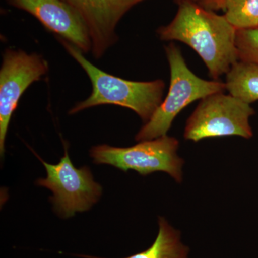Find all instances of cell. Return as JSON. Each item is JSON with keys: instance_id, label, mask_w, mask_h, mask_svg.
<instances>
[{"instance_id": "6da1fadb", "label": "cell", "mask_w": 258, "mask_h": 258, "mask_svg": "<svg viewBox=\"0 0 258 258\" xmlns=\"http://www.w3.org/2000/svg\"><path fill=\"white\" fill-rule=\"evenodd\" d=\"M172 21L157 30L164 41L186 44L201 57L213 80H218L239 60L237 29L224 15L205 8L195 0H177Z\"/></svg>"}, {"instance_id": "7a4b0ae2", "label": "cell", "mask_w": 258, "mask_h": 258, "mask_svg": "<svg viewBox=\"0 0 258 258\" xmlns=\"http://www.w3.org/2000/svg\"><path fill=\"white\" fill-rule=\"evenodd\" d=\"M57 39L82 68L92 84L91 95L84 101L76 103L70 109L69 115L102 105H115L132 110L144 123L149 121L162 103L166 86L164 81H129L108 74L90 62L79 47L64 39Z\"/></svg>"}, {"instance_id": "3957f363", "label": "cell", "mask_w": 258, "mask_h": 258, "mask_svg": "<svg viewBox=\"0 0 258 258\" xmlns=\"http://www.w3.org/2000/svg\"><path fill=\"white\" fill-rule=\"evenodd\" d=\"M170 70V85L167 95L152 118L135 137L137 142L167 135L180 112L198 100L226 91L225 83L219 80L208 81L199 77L188 67L181 51L174 42L164 47Z\"/></svg>"}, {"instance_id": "277c9868", "label": "cell", "mask_w": 258, "mask_h": 258, "mask_svg": "<svg viewBox=\"0 0 258 258\" xmlns=\"http://www.w3.org/2000/svg\"><path fill=\"white\" fill-rule=\"evenodd\" d=\"M179 147L177 139L166 135L130 147L96 146L90 150V156L95 164H108L123 171L134 170L141 175L162 171L181 184L184 160L178 154Z\"/></svg>"}, {"instance_id": "5b68a950", "label": "cell", "mask_w": 258, "mask_h": 258, "mask_svg": "<svg viewBox=\"0 0 258 258\" xmlns=\"http://www.w3.org/2000/svg\"><path fill=\"white\" fill-rule=\"evenodd\" d=\"M255 111L238 98L217 93L200 100L186 120L184 138L198 142L203 139L237 136L253 137L249 119Z\"/></svg>"}, {"instance_id": "8992f818", "label": "cell", "mask_w": 258, "mask_h": 258, "mask_svg": "<svg viewBox=\"0 0 258 258\" xmlns=\"http://www.w3.org/2000/svg\"><path fill=\"white\" fill-rule=\"evenodd\" d=\"M37 157L47 172L46 177L37 180V184L53 194L51 203L59 216L69 218L77 212L88 211L101 198L102 186L95 181L88 166L78 169L73 164L66 145L63 157L57 164H49Z\"/></svg>"}, {"instance_id": "52a82bcc", "label": "cell", "mask_w": 258, "mask_h": 258, "mask_svg": "<svg viewBox=\"0 0 258 258\" xmlns=\"http://www.w3.org/2000/svg\"><path fill=\"white\" fill-rule=\"evenodd\" d=\"M49 64L42 55L8 48L0 69V154L5 153L10 120L19 101L32 83L47 74Z\"/></svg>"}, {"instance_id": "ba28073f", "label": "cell", "mask_w": 258, "mask_h": 258, "mask_svg": "<svg viewBox=\"0 0 258 258\" xmlns=\"http://www.w3.org/2000/svg\"><path fill=\"white\" fill-rule=\"evenodd\" d=\"M11 6L27 12L57 37L91 52L92 41L87 25L77 11L64 0H8Z\"/></svg>"}, {"instance_id": "9c48e42d", "label": "cell", "mask_w": 258, "mask_h": 258, "mask_svg": "<svg viewBox=\"0 0 258 258\" xmlns=\"http://www.w3.org/2000/svg\"><path fill=\"white\" fill-rule=\"evenodd\" d=\"M81 15L87 25L92 55L100 59L118 40L120 20L136 5L146 0H64Z\"/></svg>"}, {"instance_id": "30bf717a", "label": "cell", "mask_w": 258, "mask_h": 258, "mask_svg": "<svg viewBox=\"0 0 258 258\" xmlns=\"http://www.w3.org/2000/svg\"><path fill=\"white\" fill-rule=\"evenodd\" d=\"M159 231L154 243L143 252L123 258H189V249L182 243L181 232L176 230L164 217L158 219ZM86 258H101L79 255Z\"/></svg>"}, {"instance_id": "8fae6325", "label": "cell", "mask_w": 258, "mask_h": 258, "mask_svg": "<svg viewBox=\"0 0 258 258\" xmlns=\"http://www.w3.org/2000/svg\"><path fill=\"white\" fill-rule=\"evenodd\" d=\"M225 88L231 96L251 105L258 101V64L239 60L226 74Z\"/></svg>"}, {"instance_id": "7c38bea8", "label": "cell", "mask_w": 258, "mask_h": 258, "mask_svg": "<svg viewBox=\"0 0 258 258\" xmlns=\"http://www.w3.org/2000/svg\"><path fill=\"white\" fill-rule=\"evenodd\" d=\"M211 10H222L237 30L258 28V0H195Z\"/></svg>"}, {"instance_id": "4fadbf2b", "label": "cell", "mask_w": 258, "mask_h": 258, "mask_svg": "<svg viewBox=\"0 0 258 258\" xmlns=\"http://www.w3.org/2000/svg\"><path fill=\"white\" fill-rule=\"evenodd\" d=\"M236 45L239 60L258 64V28L237 30Z\"/></svg>"}]
</instances>
